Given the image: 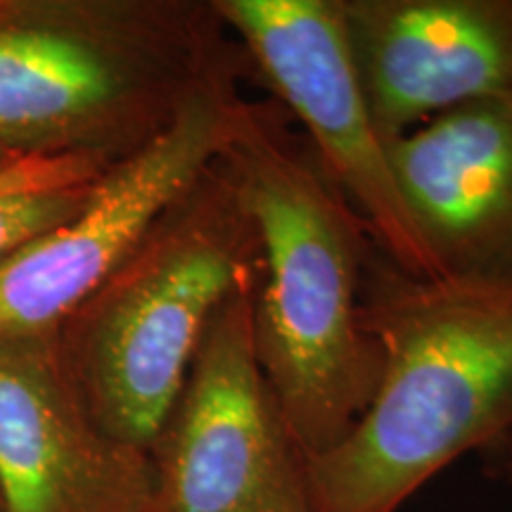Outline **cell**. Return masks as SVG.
<instances>
[{
    "instance_id": "1",
    "label": "cell",
    "mask_w": 512,
    "mask_h": 512,
    "mask_svg": "<svg viewBox=\"0 0 512 512\" xmlns=\"http://www.w3.org/2000/svg\"><path fill=\"white\" fill-rule=\"evenodd\" d=\"M221 159L259 240L256 361L309 460L347 437L380 380L363 328L375 242L275 102H242Z\"/></svg>"
},
{
    "instance_id": "2",
    "label": "cell",
    "mask_w": 512,
    "mask_h": 512,
    "mask_svg": "<svg viewBox=\"0 0 512 512\" xmlns=\"http://www.w3.org/2000/svg\"><path fill=\"white\" fill-rule=\"evenodd\" d=\"M363 328L380 380L347 437L306 460L311 512H399L512 430V290L408 275L373 245Z\"/></svg>"
},
{
    "instance_id": "3",
    "label": "cell",
    "mask_w": 512,
    "mask_h": 512,
    "mask_svg": "<svg viewBox=\"0 0 512 512\" xmlns=\"http://www.w3.org/2000/svg\"><path fill=\"white\" fill-rule=\"evenodd\" d=\"M226 76L249 64L211 0H0V169L117 164Z\"/></svg>"
},
{
    "instance_id": "4",
    "label": "cell",
    "mask_w": 512,
    "mask_h": 512,
    "mask_svg": "<svg viewBox=\"0 0 512 512\" xmlns=\"http://www.w3.org/2000/svg\"><path fill=\"white\" fill-rule=\"evenodd\" d=\"M256 273L254 223L219 157L53 330L102 430L150 451L209 323Z\"/></svg>"
},
{
    "instance_id": "5",
    "label": "cell",
    "mask_w": 512,
    "mask_h": 512,
    "mask_svg": "<svg viewBox=\"0 0 512 512\" xmlns=\"http://www.w3.org/2000/svg\"><path fill=\"white\" fill-rule=\"evenodd\" d=\"M254 283L204 332L147 451L143 512H311L306 456L256 361Z\"/></svg>"
},
{
    "instance_id": "6",
    "label": "cell",
    "mask_w": 512,
    "mask_h": 512,
    "mask_svg": "<svg viewBox=\"0 0 512 512\" xmlns=\"http://www.w3.org/2000/svg\"><path fill=\"white\" fill-rule=\"evenodd\" d=\"M245 53L249 76L304 126L328 181L342 192L377 249L418 278H441L415 228L358 81L339 0H211Z\"/></svg>"
},
{
    "instance_id": "7",
    "label": "cell",
    "mask_w": 512,
    "mask_h": 512,
    "mask_svg": "<svg viewBox=\"0 0 512 512\" xmlns=\"http://www.w3.org/2000/svg\"><path fill=\"white\" fill-rule=\"evenodd\" d=\"M242 76L209 83L131 157L112 164L72 219L0 264V339L53 332L226 150Z\"/></svg>"
},
{
    "instance_id": "8",
    "label": "cell",
    "mask_w": 512,
    "mask_h": 512,
    "mask_svg": "<svg viewBox=\"0 0 512 512\" xmlns=\"http://www.w3.org/2000/svg\"><path fill=\"white\" fill-rule=\"evenodd\" d=\"M150 460L98 425L53 332L0 339L5 512H143Z\"/></svg>"
},
{
    "instance_id": "9",
    "label": "cell",
    "mask_w": 512,
    "mask_h": 512,
    "mask_svg": "<svg viewBox=\"0 0 512 512\" xmlns=\"http://www.w3.org/2000/svg\"><path fill=\"white\" fill-rule=\"evenodd\" d=\"M382 138L512 93V0H339Z\"/></svg>"
},
{
    "instance_id": "10",
    "label": "cell",
    "mask_w": 512,
    "mask_h": 512,
    "mask_svg": "<svg viewBox=\"0 0 512 512\" xmlns=\"http://www.w3.org/2000/svg\"><path fill=\"white\" fill-rule=\"evenodd\" d=\"M387 150L441 278L512 290V93L439 114Z\"/></svg>"
},
{
    "instance_id": "11",
    "label": "cell",
    "mask_w": 512,
    "mask_h": 512,
    "mask_svg": "<svg viewBox=\"0 0 512 512\" xmlns=\"http://www.w3.org/2000/svg\"><path fill=\"white\" fill-rule=\"evenodd\" d=\"M100 157H38L0 169V264L79 211L110 171Z\"/></svg>"
},
{
    "instance_id": "12",
    "label": "cell",
    "mask_w": 512,
    "mask_h": 512,
    "mask_svg": "<svg viewBox=\"0 0 512 512\" xmlns=\"http://www.w3.org/2000/svg\"><path fill=\"white\" fill-rule=\"evenodd\" d=\"M496 456V467L501 470V475L512 484V430L496 441L494 446H489Z\"/></svg>"
},
{
    "instance_id": "13",
    "label": "cell",
    "mask_w": 512,
    "mask_h": 512,
    "mask_svg": "<svg viewBox=\"0 0 512 512\" xmlns=\"http://www.w3.org/2000/svg\"><path fill=\"white\" fill-rule=\"evenodd\" d=\"M0 512H5V503H3V496H0Z\"/></svg>"
}]
</instances>
